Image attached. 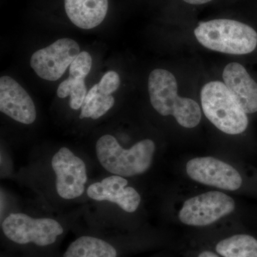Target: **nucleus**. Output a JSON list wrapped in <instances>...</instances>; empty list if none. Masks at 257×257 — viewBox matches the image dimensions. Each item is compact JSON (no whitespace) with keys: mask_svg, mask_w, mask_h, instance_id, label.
Segmentation results:
<instances>
[{"mask_svg":"<svg viewBox=\"0 0 257 257\" xmlns=\"http://www.w3.org/2000/svg\"><path fill=\"white\" fill-rule=\"evenodd\" d=\"M148 90L154 109L162 116L172 115L181 126H197L202 119L200 106L189 98L180 97L173 74L163 69H156L150 74Z\"/></svg>","mask_w":257,"mask_h":257,"instance_id":"nucleus-1","label":"nucleus"},{"mask_svg":"<svg viewBox=\"0 0 257 257\" xmlns=\"http://www.w3.org/2000/svg\"><path fill=\"white\" fill-rule=\"evenodd\" d=\"M155 149L152 140H143L125 150L109 135L101 137L96 144V157L103 168L123 177L146 172L151 167Z\"/></svg>","mask_w":257,"mask_h":257,"instance_id":"nucleus-2","label":"nucleus"},{"mask_svg":"<svg viewBox=\"0 0 257 257\" xmlns=\"http://www.w3.org/2000/svg\"><path fill=\"white\" fill-rule=\"evenodd\" d=\"M194 33L202 46L229 55H246L257 46L256 32L236 20L218 19L202 23Z\"/></svg>","mask_w":257,"mask_h":257,"instance_id":"nucleus-3","label":"nucleus"},{"mask_svg":"<svg viewBox=\"0 0 257 257\" xmlns=\"http://www.w3.org/2000/svg\"><path fill=\"white\" fill-rule=\"evenodd\" d=\"M201 103L206 117L223 133L239 135L247 128V115L224 83L212 81L204 85L201 91Z\"/></svg>","mask_w":257,"mask_h":257,"instance_id":"nucleus-4","label":"nucleus"},{"mask_svg":"<svg viewBox=\"0 0 257 257\" xmlns=\"http://www.w3.org/2000/svg\"><path fill=\"white\" fill-rule=\"evenodd\" d=\"M2 227L5 236L15 243H34L40 246L52 244L64 232L62 225L55 219H35L23 213L10 214L3 221Z\"/></svg>","mask_w":257,"mask_h":257,"instance_id":"nucleus-5","label":"nucleus"},{"mask_svg":"<svg viewBox=\"0 0 257 257\" xmlns=\"http://www.w3.org/2000/svg\"><path fill=\"white\" fill-rule=\"evenodd\" d=\"M234 208L232 198L224 193L211 191L185 201L179 219L188 226H205L231 214Z\"/></svg>","mask_w":257,"mask_h":257,"instance_id":"nucleus-6","label":"nucleus"},{"mask_svg":"<svg viewBox=\"0 0 257 257\" xmlns=\"http://www.w3.org/2000/svg\"><path fill=\"white\" fill-rule=\"evenodd\" d=\"M80 52L79 45L74 40L60 39L36 51L32 56L30 65L40 78L53 82L62 77Z\"/></svg>","mask_w":257,"mask_h":257,"instance_id":"nucleus-7","label":"nucleus"},{"mask_svg":"<svg viewBox=\"0 0 257 257\" xmlns=\"http://www.w3.org/2000/svg\"><path fill=\"white\" fill-rule=\"evenodd\" d=\"M52 167L56 175V189L60 197L69 200L82 195L87 174L82 159L67 147H62L52 157Z\"/></svg>","mask_w":257,"mask_h":257,"instance_id":"nucleus-8","label":"nucleus"},{"mask_svg":"<svg viewBox=\"0 0 257 257\" xmlns=\"http://www.w3.org/2000/svg\"><path fill=\"white\" fill-rule=\"evenodd\" d=\"M187 175L192 180L224 190L241 187L242 178L232 166L211 157H197L187 162Z\"/></svg>","mask_w":257,"mask_h":257,"instance_id":"nucleus-9","label":"nucleus"},{"mask_svg":"<svg viewBox=\"0 0 257 257\" xmlns=\"http://www.w3.org/2000/svg\"><path fill=\"white\" fill-rule=\"evenodd\" d=\"M0 111L24 124H31L37 118L36 108L32 98L9 76L0 78Z\"/></svg>","mask_w":257,"mask_h":257,"instance_id":"nucleus-10","label":"nucleus"},{"mask_svg":"<svg viewBox=\"0 0 257 257\" xmlns=\"http://www.w3.org/2000/svg\"><path fill=\"white\" fill-rule=\"evenodd\" d=\"M127 184L128 181L124 177L114 175L91 184L87 195L95 201L114 203L126 212L133 213L138 209L141 197L136 189L127 187Z\"/></svg>","mask_w":257,"mask_h":257,"instance_id":"nucleus-11","label":"nucleus"},{"mask_svg":"<svg viewBox=\"0 0 257 257\" xmlns=\"http://www.w3.org/2000/svg\"><path fill=\"white\" fill-rule=\"evenodd\" d=\"M225 85L246 114L257 111V84L241 64L231 62L222 74Z\"/></svg>","mask_w":257,"mask_h":257,"instance_id":"nucleus-12","label":"nucleus"},{"mask_svg":"<svg viewBox=\"0 0 257 257\" xmlns=\"http://www.w3.org/2000/svg\"><path fill=\"white\" fill-rule=\"evenodd\" d=\"M108 0H64L70 21L77 28L91 30L100 25L107 14Z\"/></svg>","mask_w":257,"mask_h":257,"instance_id":"nucleus-13","label":"nucleus"},{"mask_svg":"<svg viewBox=\"0 0 257 257\" xmlns=\"http://www.w3.org/2000/svg\"><path fill=\"white\" fill-rule=\"evenodd\" d=\"M116 249L104 240L83 236L69 245L63 257H116Z\"/></svg>","mask_w":257,"mask_h":257,"instance_id":"nucleus-14","label":"nucleus"},{"mask_svg":"<svg viewBox=\"0 0 257 257\" xmlns=\"http://www.w3.org/2000/svg\"><path fill=\"white\" fill-rule=\"evenodd\" d=\"M216 251L224 257H257V239L247 234H236L221 240Z\"/></svg>","mask_w":257,"mask_h":257,"instance_id":"nucleus-15","label":"nucleus"},{"mask_svg":"<svg viewBox=\"0 0 257 257\" xmlns=\"http://www.w3.org/2000/svg\"><path fill=\"white\" fill-rule=\"evenodd\" d=\"M114 98L99 92L98 84H94L87 93L81 107L79 119L92 118L98 119L107 112L114 106Z\"/></svg>","mask_w":257,"mask_h":257,"instance_id":"nucleus-16","label":"nucleus"},{"mask_svg":"<svg viewBox=\"0 0 257 257\" xmlns=\"http://www.w3.org/2000/svg\"><path fill=\"white\" fill-rule=\"evenodd\" d=\"M57 93V96L62 99L70 96L69 105L72 109L77 110L82 107L87 96V86L84 83V79L69 77L59 85Z\"/></svg>","mask_w":257,"mask_h":257,"instance_id":"nucleus-17","label":"nucleus"},{"mask_svg":"<svg viewBox=\"0 0 257 257\" xmlns=\"http://www.w3.org/2000/svg\"><path fill=\"white\" fill-rule=\"evenodd\" d=\"M92 66V57L87 52L83 51L69 66V77L84 79L90 72Z\"/></svg>","mask_w":257,"mask_h":257,"instance_id":"nucleus-18","label":"nucleus"},{"mask_svg":"<svg viewBox=\"0 0 257 257\" xmlns=\"http://www.w3.org/2000/svg\"><path fill=\"white\" fill-rule=\"evenodd\" d=\"M120 85L119 74L114 71H109L103 76L98 84L99 92L106 95H111L117 90Z\"/></svg>","mask_w":257,"mask_h":257,"instance_id":"nucleus-19","label":"nucleus"},{"mask_svg":"<svg viewBox=\"0 0 257 257\" xmlns=\"http://www.w3.org/2000/svg\"><path fill=\"white\" fill-rule=\"evenodd\" d=\"M183 1L191 5H203L209 3L211 0H183Z\"/></svg>","mask_w":257,"mask_h":257,"instance_id":"nucleus-20","label":"nucleus"},{"mask_svg":"<svg viewBox=\"0 0 257 257\" xmlns=\"http://www.w3.org/2000/svg\"><path fill=\"white\" fill-rule=\"evenodd\" d=\"M198 257H219L215 253L210 251H204L201 253Z\"/></svg>","mask_w":257,"mask_h":257,"instance_id":"nucleus-21","label":"nucleus"}]
</instances>
